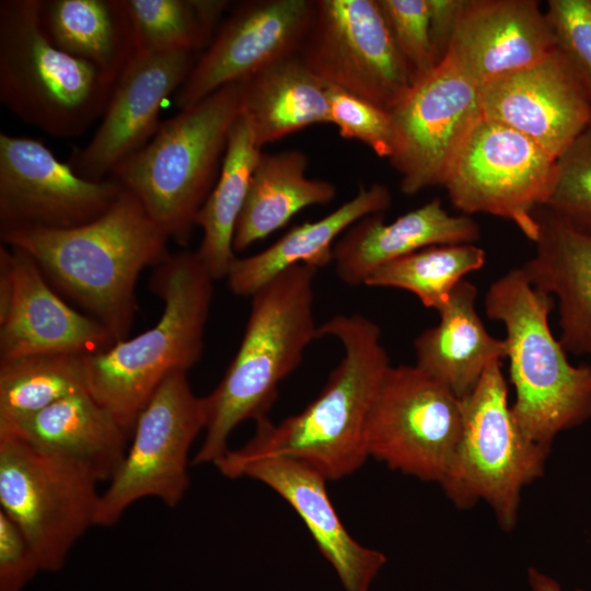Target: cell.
Masks as SVG:
<instances>
[{
    "label": "cell",
    "mask_w": 591,
    "mask_h": 591,
    "mask_svg": "<svg viewBox=\"0 0 591 591\" xmlns=\"http://www.w3.org/2000/svg\"><path fill=\"white\" fill-rule=\"evenodd\" d=\"M325 336L341 343L344 356L321 393L277 425L267 417L256 420L248 442L215 464L222 475L237 478L251 463L289 459L308 464L329 482L352 474L367 461V419L391 367L381 328L361 314H338L318 325L317 338Z\"/></svg>",
    "instance_id": "cell-1"
},
{
    "label": "cell",
    "mask_w": 591,
    "mask_h": 591,
    "mask_svg": "<svg viewBox=\"0 0 591 591\" xmlns=\"http://www.w3.org/2000/svg\"><path fill=\"white\" fill-rule=\"evenodd\" d=\"M165 230L123 188L96 219L68 229L1 228L2 244L28 254L47 280L125 339L136 312L140 273L171 253Z\"/></svg>",
    "instance_id": "cell-2"
},
{
    "label": "cell",
    "mask_w": 591,
    "mask_h": 591,
    "mask_svg": "<svg viewBox=\"0 0 591 591\" xmlns=\"http://www.w3.org/2000/svg\"><path fill=\"white\" fill-rule=\"evenodd\" d=\"M317 270L296 265L251 297L240 347L219 384L204 396L205 437L194 464H216L230 450L229 437L241 422L266 417L279 384L302 362L305 348L317 338Z\"/></svg>",
    "instance_id": "cell-3"
},
{
    "label": "cell",
    "mask_w": 591,
    "mask_h": 591,
    "mask_svg": "<svg viewBox=\"0 0 591 591\" xmlns=\"http://www.w3.org/2000/svg\"><path fill=\"white\" fill-rule=\"evenodd\" d=\"M150 287L163 302L158 323L109 348L85 356L90 395L131 438L137 418L161 383L201 358L215 279L193 251L154 267Z\"/></svg>",
    "instance_id": "cell-4"
},
{
    "label": "cell",
    "mask_w": 591,
    "mask_h": 591,
    "mask_svg": "<svg viewBox=\"0 0 591 591\" xmlns=\"http://www.w3.org/2000/svg\"><path fill=\"white\" fill-rule=\"evenodd\" d=\"M484 303L506 329L515 422L531 440L552 445L591 418V367L570 363L548 324L554 298L535 289L521 267L497 278Z\"/></svg>",
    "instance_id": "cell-5"
},
{
    "label": "cell",
    "mask_w": 591,
    "mask_h": 591,
    "mask_svg": "<svg viewBox=\"0 0 591 591\" xmlns=\"http://www.w3.org/2000/svg\"><path fill=\"white\" fill-rule=\"evenodd\" d=\"M240 112L236 81L161 123L150 141L109 174L181 245L188 243L216 184Z\"/></svg>",
    "instance_id": "cell-6"
},
{
    "label": "cell",
    "mask_w": 591,
    "mask_h": 591,
    "mask_svg": "<svg viewBox=\"0 0 591 591\" xmlns=\"http://www.w3.org/2000/svg\"><path fill=\"white\" fill-rule=\"evenodd\" d=\"M40 0L0 1V101L56 138H74L103 116L115 81L57 48L40 23Z\"/></svg>",
    "instance_id": "cell-7"
},
{
    "label": "cell",
    "mask_w": 591,
    "mask_h": 591,
    "mask_svg": "<svg viewBox=\"0 0 591 591\" xmlns=\"http://www.w3.org/2000/svg\"><path fill=\"white\" fill-rule=\"evenodd\" d=\"M462 406L461 440L440 486L459 509L485 501L510 532L518 523L521 491L544 474L551 445L531 440L515 422L501 360L488 364Z\"/></svg>",
    "instance_id": "cell-8"
},
{
    "label": "cell",
    "mask_w": 591,
    "mask_h": 591,
    "mask_svg": "<svg viewBox=\"0 0 591 591\" xmlns=\"http://www.w3.org/2000/svg\"><path fill=\"white\" fill-rule=\"evenodd\" d=\"M99 483L74 461L0 436V511L26 537L42 571L61 570L78 540L95 525Z\"/></svg>",
    "instance_id": "cell-9"
},
{
    "label": "cell",
    "mask_w": 591,
    "mask_h": 591,
    "mask_svg": "<svg viewBox=\"0 0 591 591\" xmlns=\"http://www.w3.org/2000/svg\"><path fill=\"white\" fill-rule=\"evenodd\" d=\"M555 171L556 158L522 134L480 115L451 159L441 186L462 213L509 220L535 243L534 211L545 205Z\"/></svg>",
    "instance_id": "cell-10"
},
{
    "label": "cell",
    "mask_w": 591,
    "mask_h": 591,
    "mask_svg": "<svg viewBox=\"0 0 591 591\" xmlns=\"http://www.w3.org/2000/svg\"><path fill=\"white\" fill-rule=\"evenodd\" d=\"M205 427V399L194 394L187 372L170 374L137 418L123 463L101 494L95 525H114L148 497L176 507L189 487V450Z\"/></svg>",
    "instance_id": "cell-11"
},
{
    "label": "cell",
    "mask_w": 591,
    "mask_h": 591,
    "mask_svg": "<svg viewBox=\"0 0 591 591\" xmlns=\"http://www.w3.org/2000/svg\"><path fill=\"white\" fill-rule=\"evenodd\" d=\"M463 431V406L417 366H391L366 425L369 457L422 482L440 484Z\"/></svg>",
    "instance_id": "cell-12"
},
{
    "label": "cell",
    "mask_w": 591,
    "mask_h": 591,
    "mask_svg": "<svg viewBox=\"0 0 591 591\" xmlns=\"http://www.w3.org/2000/svg\"><path fill=\"white\" fill-rule=\"evenodd\" d=\"M297 55L325 84L386 111L414 84L376 0H314Z\"/></svg>",
    "instance_id": "cell-13"
},
{
    "label": "cell",
    "mask_w": 591,
    "mask_h": 591,
    "mask_svg": "<svg viewBox=\"0 0 591 591\" xmlns=\"http://www.w3.org/2000/svg\"><path fill=\"white\" fill-rule=\"evenodd\" d=\"M389 113V161L401 176V190L414 195L441 186L456 149L482 115L479 86L445 55Z\"/></svg>",
    "instance_id": "cell-14"
},
{
    "label": "cell",
    "mask_w": 591,
    "mask_h": 591,
    "mask_svg": "<svg viewBox=\"0 0 591 591\" xmlns=\"http://www.w3.org/2000/svg\"><path fill=\"white\" fill-rule=\"evenodd\" d=\"M121 190L112 177H81L40 140L0 134L1 228L78 227L104 213Z\"/></svg>",
    "instance_id": "cell-15"
},
{
    "label": "cell",
    "mask_w": 591,
    "mask_h": 591,
    "mask_svg": "<svg viewBox=\"0 0 591 591\" xmlns=\"http://www.w3.org/2000/svg\"><path fill=\"white\" fill-rule=\"evenodd\" d=\"M482 116L528 137L554 158L591 118V90L557 47L536 63L479 88Z\"/></svg>",
    "instance_id": "cell-16"
},
{
    "label": "cell",
    "mask_w": 591,
    "mask_h": 591,
    "mask_svg": "<svg viewBox=\"0 0 591 591\" xmlns=\"http://www.w3.org/2000/svg\"><path fill=\"white\" fill-rule=\"evenodd\" d=\"M314 0H255L240 3L198 57L175 105L186 108L218 89L294 55L309 27Z\"/></svg>",
    "instance_id": "cell-17"
},
{
    "label": "cell",
    "mask_w": 591,
    "mask_h": 591,
    "mask_svg": "<svg viewBox=\"0 0 591 591\" xmlns=\"http://www.w3.org/2000/svg\"><path fill=\"white\" fill-rule=\"evenodd\" d=\"M196 54L136 53L117 79L93 138L71 155V169L81 177L101 181L144 147L159 129L163 102L186 81Z\"/></svg>",
    "instance_id": "cell-18"
},
{
    "label": "cell",
    "mask_w": 591,
    "mask_h": 591,
    "mask_svg": "<svg viewBox=\"0 0 591 591\" xmlns=\"http://www.w3.org/2000/svg\"><path fill=\"white\" fill-rule=\"evenodd\" d=\"M7 247L13 288L0 317V361L39 354L89 356L115 343L99 321L76 311L53 290L28 254Z\"/></svg>",
    "instance_id": "cell-19"
},
{
    "label": "cell",
    "mask_w": 591,
    "mask_h": 591,
    "mask_svg": "<svg viewBox=\"0 0 591 591\" xmlns=\"http://www.w3.org/2000/svg\"><path fill=\"white\" fill-rule=\"evenodd\" d=\"M556 47L535 0H464L447 53L479 88L530 67Z\"/></svg>",
    "instance_id": "cell-20"
},
{
    "label": "cell",
    "mask_w": 591,
    "mask_h": 591,
    "mask_svg": "<svg viewBox=\"0 0 591 591\" xmlns=\"http://www.w3.org/2000/svg\"><path fill=\"white\" fill-rule=\"evenodd\" d=\"M241 476L265 484L292 507L345 591L370 590L386 556L349 534L327 494L328 480L321 473L299 461L269 459L248 464Z\"/></svg>",
    "instance_id": "cell-21"
},
{
    "label": "cell",
    "mask_w": 591,
    "mask_h": 591,
    "mask_svg": "<svg viewBox=\"0 0 591 591\" xmlns=\"http://www.w3.org/2000/svg\"><path fill=\"white\" fill-rule=\"evenodd\" d=\"M479 237V225L471 216L451 215L434 198L392 222L383 213L358 220L336 241L333 263L337 277L357 287L383 265L419 250L475 244Z\"/></svg>",
    "instance_id": "cell-22"
},
{
    "label": "cell",
    "mask_w": 591,
    "mask_h": 591,
    "mask_svg": "<svg viewBox=\"0 0 591 591\" xmlns=\"http://www.w3.org/2000/svg\"><path fill=\"white\" fill-rule=\"evenodd\" d=\"M538 237L521 267L532 286L554 298L566 351L591 357V235L541 206L534 211Z\"/></svg>",
    "instance_id": "cell-23"
},
{
    "label": "cell",
    "mask_w": 591,
    "mask_h": 591,
    "mask_svg": "<svg viewBox=\"0 0 591 591\" xmlns=\"http://www.w3.org/2000/svg\"><path fill=\"white\" fill-rule=\"evenodd\" d=\"M0 436L24 440L90 470L109 482L127 451L129 434L89 392L63 397L42 410L0 428Z\"/></svg>",
    "instance_id": "cell-24"
},
{
    "label": "cell",
    "mask_w": 591,
    "mask_h": 591,
    "mask_svg": "<svg viewBox=\"0 0 591 591\" xmlns=\"http://www.w3.org/2000/svg\"><path fill=\"white\" fill-rule=\"evenodd\" d=\"M477 288L462 280L437 312V325L414 341L419 369L449 387L460 399L468 396L494 360L507 358L505 338L488 333L476 310Z\"/></svg>",
    "instance_id": "cell-25"
},
{
    "label": "cell",
    "mask_w": 591,
    "mask_h": 591,
    "mask_svg": "<svg viewBox=\"0 0 591 591\" xmlns=\"http://www.w3.org/2000/svg\"><path fill=\"white\" fill-rule=\"evenodd\" d=\"M392 196L382 184L360 187L348 201L326 217L293 227L264 251L247 257H235L229 268V289L236 296L252 297L276 276L296 265L317 269L333 263L337 237L358 220L383 213Z\"/></svg>",
    "instance_id": "cell-26"
},
{
    "label": "cell",
    "mask_w": 591,
    "mask_h": 591,
    "mask_svg": "<svg viewBox=\"0 0 591 591\" xmlns=\"http://www.w3.org/2000/svg\"><path fill=\"white\" fill-rule=\"evenodd\" d=\"M241 113L262 148L311 125L329 123L327 86L294 54L241 80Z\"/></svg>",
    "instance_id": "cell-27"
},
{
    "label": "cell",
    "mask_w": 591,
    "mask_h": 591,
    "mask_svg": "<svg viewBox=\"0 0 591 591\" xmlns=\"http://www.w3.org/2000/svg\"><path fill=\"white\" fill-rule=\"evenodd\" d=\"M306 167L300 150L260 153L234 229V253L285 227L300 210L334 199L335 185L309 178Z\"/></svg>",
    "instance_id": "cell-28"
},
{
    "label": "cell",
    "mask_w": 591,
    "mask_h": 591,
    "mask_svg": "<svg viewBox=\"0 0 591 591\" xmlns=\"http://www.w3.org/2000/svg\"><path fill=\"white\" fill-rule=\"evenodd\" d=\"M40 23L60 50L117 81L136 55L125 0H40Z\"/></svg>",
    "instance_id": "cell-29"
},
{
    "label": "cell",
    "mask_w": 591,
    "mask_h": 591,
    "mask_svg": "<svg viewBox=\"0 0 591 591\" xmlns=\"http://www.w3.org/2000/svg\"><path fill=\"white\" fill-rule=\"evenodd\" d=\"M260 153L252 126L240 112L216 184L196 218V225L202 231L196 253L215 280L227 277L236 257L234 229Z\"/></svg>",
    "instance_id": "cell-30"
},
{
    "label": "cell",
    "mask_w": 591,
    "mask_h": 591,
    "mask_svg": "<svg viewBox=\"0 0 591 591\" xmlns=\"http://www.w3.org/2000/svg\"><path fill=\"white\" fill-rule=\"evenodd\" d=\"M88 392L85 356L39 354L0 361V428Z\"/></svg>",
    "instance_id": "cell-31"
},
{
    "label": "cell",
    "mask_w": 591,
    "mask_h": 591,
    "mask_svg": "<svg viewBox=\"0 0 591 591\" xmlns=\"http://www.w3.org/2000/svg\"><path fill=\"white\" fill-rule=\"evenodd\" d=\"M485 262V251L475 244L434 245L383 265L364 286L406 290L438 311L456 285L482 269Z\"/></svg>",
    "instance_id": "cell-32"
},
{
    "label": "cell",
    "mask_w": 591,
    "mask_h": 591,
    "mask_svg": "<svg viewBox=\"0 0 591 591\" xmlns=\"http://www.w3.org/2000/svg\"><path fill=\"white\" fill-rule=\"evenodd\" d=\"M136 53H197L212 37L228 1L125 0Z\"/></svg>",
    "instance_id": "cell-33"
},
{
    "label": "cell",
    "mask_w": 591,
    "mask_h": 591,
    "mask_svg": "<svg viewBox=\"0 0 591 591\" xmlns=\"http://www.w3.org/2000/svg\"><path fill=\"white\" fill-rule=\"evenodd\" d=\"M555 179L543 207L591 235V118L556 159Z\"/></svg>",
    "instance_id": "cell-34"
},
{
    "label": "cell",
    "mask_w": 591,
    "mask_h": 591,
    "mask_svg": "<svg viewBox=\"0 0 591 591\" xmlns=\"http://www.w3.org/2000/svg\"><path fill=\"white\" fill-rule=\"evenodd\" d=\"M414 82L437 66L429 32L428 0H376Z\"/></svg>",
    "instance_id": "cell-35"
},
{
    "label": "cell",
    "mask_w": 591,
    "mask_h": 591,
    "mask_svg": "<svg viewBox=\"0 0 591 591\" xmlns=\"http://www.w3.org/2000/svg\"><path fill=\"white\" fill-rule=\"evenodd\" d=\"M326 86L329 123L337 127L340 136L358 140L379 157L389 159L392 149L389 111L338 86Z\"/></svg>",
    "instance_id": "cell-36"
},
{
    "label": "cell",
    "mask_w": 591,
    "mask_h": 591,
    "mask_svg": "<svg viewBox=\"0 0 591 591\" xmlns=\"http://www.w3.org/2000/svg\"><path fill=\"white\" fill-rule=\"evenodd\" d=\"M545 14L559 48L591 90V0H548Z\"/></svg>",
    "instance_id": "cell-37"
},
{
    "label": "cell",
    "mask_w": 591,
    "mask_h": 591,
    "mask_svg": "<svg viewBox=\"0 0 591 591\" xmlns=\"http://www.w3.org/2000/svg\"><path fill=\"white\" fill-rule=\"evenodd\" d=\"M40 571L37 556L26 537L0 511V591H23Z\"/></svg>",
    "instance_id": "cell-38"
},
{
    "label": "cell",
    "mask_w": 591,
    "mask_h": 591,
    "mask_svg": "<svg viewBox=\"0 0 591 591\" xmlns=\"http://www.w3.org/2000/svg\"><path fill=\"white\" fill-rule=\"evenodd\" d=\"M464 0H428L429 32L438 62L448 53Z\"/></svg>",
    "instance_id": "cell-39"
},
{
    "label": "cell",
    "mask_w": 591,
    "mask_h": 591,
    "mask_svg": "<svg viewBox=\"0 0 591 591\" xmlns=\"http://www.w3.org/2000/svg\"><path fill=\"white\" fill-rule=\"evenodd\" d=\"M528 581L531 591H564L561 586L552 577L534 567L528 569ZM575 591H584L576 589Z\"/></svg>",
    "instance_id": "cell-40"
}]
</instances>
